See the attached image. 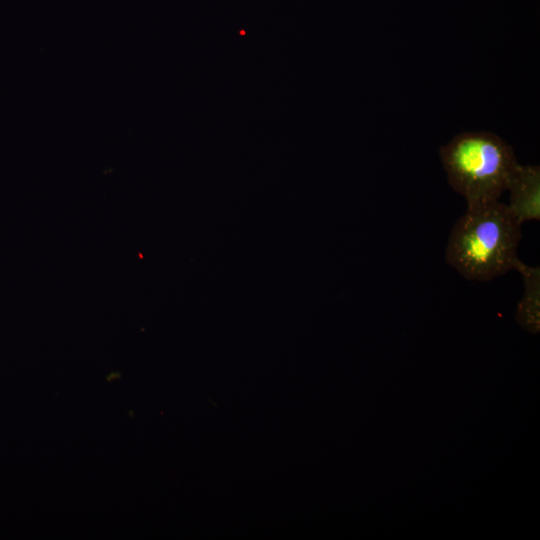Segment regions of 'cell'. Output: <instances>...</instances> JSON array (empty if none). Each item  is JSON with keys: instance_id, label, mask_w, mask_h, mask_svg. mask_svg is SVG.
I'll use <instances>...</instances> for the list:
<instances>
[{"instance_id": "6da1fadb", "label": "cell", "mask_w": 540, "mask_h": 540, "mask_svg": "<svg viewBox=\"0 0 540 540\" xmlns=\"http://www.w3.org/2000/svg\"><path fill=\"white\" fill-rule=\"evenodd\" d=\"M521 224L499 200L467 206L450 233L445 258L448 265L472 281H490L522 261L517 257Z\"/></svg>"}, {"instance_id": "7a4b0ae2", "label": "cell", "mask_w": 540, "mask_h": 540, "mask_svg": "<svg viewBox=\"0 0 540 540\" xmlns=\"http://www.w3.org/2000/svg\"><path fill=\"white\" fill-rule=\"evenodd\" d=\"M439 154L449 185L467 206L499 200L518 164L512 147L487 131L460 133Z\"/></svg>"}, {"instance_id": "3957f363", "label": "cell", "mask_w": 540, "mask_h": 540, "mask_svg": "<svg viewBox=\"0 0 540 540\" xmlns=\"http://www.w3.org/2000/svg\"><path fill=\"white\" fill-rule=\"evenodd\" d=\"M510 191L508 207L522 224L540 220V167L517 164L508 183Z\"/></svg>"}, {"instance_id": "277c9868", "label": "cell", "mask_w": 540, "mask_h": 540, "mask_svg": "<svg viewBox=\"0 0 540 540\" xmlns=\"http://www.w3.org/2000/svg\"><path fill=\"white\" fill-rule=\"evenodd\" d=\"M524 282V292L518 303L516 320L519 325L531 333L539 332L540 313V270L523 262L517 270Z\"/></svg>"}]
</instances>
